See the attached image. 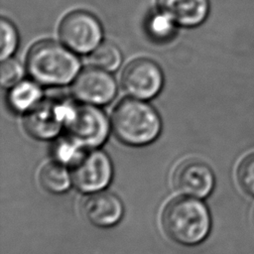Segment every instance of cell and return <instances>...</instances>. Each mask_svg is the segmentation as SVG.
<instances>
[{"label":"cell","mask_w":254,"mask_h":254,"mask_svg":"<svg viewBox=\"0 0 254 254\" xmlns=\"http://www.w3.org/2000/svg\"><path fill=\"white\" fill-rule=\"evenodd\" d=\"M71 180L81 191L96 192L105 189L113 174L109 157L100 150L84 152L71 166Z\"/></svg>","instance_id":"6"},{"label":"cell","mask_w":254,"mask_h":254,"mask_svg":"<svg viewBox=\"0 0 254 254\" xmlns=\"http://www.w3.org/2000/svg\"><path fill=\"white\" fill-rule=\"evenodd\" d=\"M39 180L42 188L52 193H62L68 190L71 175L64 165L55 161L46 164L40 171Z\"/></svg>","instance_id":"14"},{"label":"cell","mask_w":254,"mask_h":254,"mask_svg":"<svg viewBox=\"0 0 254 254\" xmlns=\"http://www.w3.org/2000/svg\"><path fill=\"white\" fill-rule=\"evenodd\" d=\"M42 100V89L35 80H21L10 87L7 94L9 107L18 113H28Z\"/></svg>","instance_id":"13"},{"label":"cell","mask_w":254,"mask_h":254,"mask_svg":"<svg viewBox=\"0 0 254 254\" xmlns=\"http://www.w3.org/2000/svg\"><path fill=\"white\" fill-rule=\"evenodd\" d=\"M164 75L161 67L149 59L132 61L124 68L121 84L124 91L132 98L149 100L161 91Z\"/></svg>","instance_id":"7"},{"label":"cell","mask_w":254,"mask_h":254,"mask_svg":"<svg viewBox=\"0 0 254 254\" xmlns=\"http://www.w3.org/2000/svg\"><path fill=\"white\" fill-rule=\"evenodd\" d=\"M1 34V61L11 58L18 47V32L11 21L2 18L0 21Z\"/></svg>","instance_id":"17"},{"label":"cell","mask_w":254,"mask_h":254,"mask_svg":"<svg viewBox=\"0 0 254 254\" xmlns=\"http://www.w3.org/2000/svg\"><path fill=\"white\" fill-rule=\"evenodd\" d=\"M59 35L63 44L75 54H90L100 44L103 30L99 21L85 11L67 14L60 24Z\"/></svg>","instance_id":"5"},{"label":"cell","mask_w":254,"mask_h":254,"mask_svg":"<svg viewBox=\"0 0 254 254\" xmlns=\"http://www.w3.org/2000/svg\"><path fill=\"white\" fill-rule=\"evenodd\" d=\"M67 105L68 101L42 100L35 108L26 113L25 129L38 140L56 138L64 129Z\"/></svg>","instance_id":"9"},{"label":"cell","mask_w":254,"mask_h":254,"mask_svg":"<svg viewBox=\"0 0 254 254\" xmlns=\"http://www.w3.org/2000/svg\"><path fill=\"white\" fill-rule=\"evenodd\" d=\"M84 152V148L80 147L67 136L57 142L54 147L55 159L63 165L72 166Z\"/></svg>","instance_id":"16"},{"label":"cell","mask_w":254,"mask_h":254,"mask_svg":"<svg viewBox=\"0 0 254 254\" xmlns=\"http://www.w3.org/2000/svg\"><path fill=\"white\" fill-rule=\"evenodd\" d=\"M175 189L189 196L206 197L213 190L214 175L208 165L196 159L183 161L173 175Z\"/></svg>","instance_id":"10"},{"label":"cell","mask_w":254,"mask_h":254,"mask_svg":"<svg viewBox=\"0 0 254 254\" xmlns=\"http://www.w3.org/2000/svg\"><path fill=\"white\" fill-rule=\"evenodd\" d=\"M122 62L120 50L112 43H101L89 54V63L92 66L106 71L116 70Z\"/></svg>","instance_id":"15"},{"label":"cell","mask_w":254,"mask_h":254,"mask_svg":"<svg viewBox=\"0 0 254 254\" xmlns=\"http://www.w3.org/2000/svg\"><path fill=\"white\" fill-rule=\"evenodd\" d=\"M71 91L79 102L105 105L115 97L117 84L109 71L91 66L79 71L72 81Z\"/></svg>","instance_id":"8"},{"label":"cell","mask_w":254,"mask_h":254,"mask_svg":"<svg viewBox=\"0 0 254 254\" xmlns=\"http://www.w3.org/2000/svg\"><path fill=\"white\" fill-rule=\"evenodd\" d=\"M160 12L168 16L176 25L196 27L207 17L208 0H158Z\"/></svg>","instance_id":"12"},{"label":"cell","mask_w":254,"mask_h":254,"mask_svg":"<svg viewBox=\"0 0 254 254\" xmlns=\"http://www.w3.org/2000/svg\"><path fill=\"white\" fill-rule=\"evenodd\" d=\"M26 68L39 84L62 86L74 80L80 71V63L75 54L64 45L42 41L29 51Z\"/></svg>","instance_id":"2"},{"label":"cell","mask_w":254,"mask_h":254,"mask_svg":"<svg viewBox=\"0 0 254 254\" xmlns=\"http://www.w3.org/2000/svg\"><path fill=\"white\" fill-rule=\"evenodd\" d=\"M175 25L176 24L168 16L160 12L149 20L147 28L152 38L159 41H165L173 36Z\"/></svg>","instance_id":"18"},{"label":"cell","mask_w":254,"mask_h":254,"mask_svg":"<svg viewBox=\"0 0 254 254\" xmlns=\"http://www.w3.org/2000/svg\"><path fill=\"white\" fill-rule=\"evenodd\" d=\"M23 76L24 67L20 62L12 58L2 61L0 68V81L3 87H12L23 80Z\"/></svg>","instance_id":"19"},{"label":"cell","mask_w":254,"mask_h":254,"mask_svg":"<svg viewBox=\"0 0 254 254\" xmlns=\"http://www.w3.org/2000/svg\"><path fill=\"white\" fill-rule=\"evenodd\" d=\"M237 180L245 192L254 196V153L243 158L237 168Z\"/></svg>","instance_id":"20"},{"label":"cell","mask_w":254,"mask_h":254,"mask_svg":"<svg viewBox=\"0 0 254 254\" xmlns=\"http://www.w3.org/2000/svg\"><path fill=\"white\" fill-rule=\"evenodd\" d=\"M161 220L167 236L186 246L202 242L211 226L210 214L205 204L189 195L171 199L163 209Z\"/></svg>","instance_id":"1"},{"label":"cell","mask_w":254,"mask_h":254,"mask_svg":"<svg viewBox=\"0 0 254 254\" xmlns=\"http://www.w3.org/2000/svg\"><path fill=\"white\" fill-rule=\"evenodd\" d=\"M111 127L114 135L129 146H145L160 135L162 121L158 112L145 100L127 98L113 110Z\"/></svg>","instance_id":"3"},{"label":"cell","mask_w":254,"mask_h":254,"mask_svg":"<svg viewBox=\"0 0 254 254\" xmlns=\"http://www.w3.org/2000/svg\"><path fill=\"white\" fill-rule=\"evenodd\" d=\"M64 130L66 136L84 149L101 146L110 130V124L103 111L95 105L68 101Z\"/></svg>","instance_id":"4"},{"label":"cell","mask_w":254,"mask_h":254,"mask_svg":"<svg viewBox=\"0 0 254 254\" xmlns=\"http://www.w3.org/2000/svg\"><path fill=\"white\" fill-rule=\"evenodd\" d=\"M82 210L91 224L107 228L114 226L121 220L124 207L115 194L107 191H96L84 200Z\"/></svg>","instance_id":"11"}]
</instances>
